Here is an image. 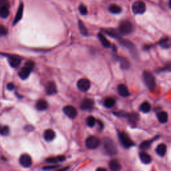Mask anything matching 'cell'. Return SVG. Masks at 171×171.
<instances>
[{
	"mask_svg": "<svg viewBox=\"0 0 171 171\" xmlns=\"http://www.w3.org/2000/svg\"><path fill=\"white\" fill-rule=\"evenodd\" d=\"M120 42L122 45H123L124 46H125V47L128 48V49H130V50H135V48H134V46L132 44V43L128 41V40H120Z\"/></svg>",
	"mask_w": 171,
	"mask_h": 171,
	"instance_id": "cb8c5ba5",
	"label": "cell"
},
{
	"mask_svg": "<svg viewBox=\"0 0 171 171\" xmlns=\"http://www.w3.org/2000/svg\"><path fill=\"white\" fill-rule=\"evenodd\" d=\"M118 92L121 96L122 97H127L130 95L128 89L124 84H120L118 86Z\"/></svg>",
	"mask_w": 171,
	"mask_h": 171,
	"instance_id": "e0dca14e",
	"label": "cell"
},
{
	"mask_svg": "<svg viewBox=\"0 0 171 171\" xmlns=\"http://www.w3.org/2000/svg\"><path fill=\"white\" fill-rule=\"evenodd\" d=\"M10 7V3L7 0H0V7Z\"/></svg>",
	"mask_w": 171,
	"mask_h": 171,
	"instance_id": "f35d334b",
	"label": "cell"
},
{
	"mask_svg": "<svg viewBox=\"0 0 171 171\" xmlns=\"http://www.w3.org/2000/svg\"><path fill=\"white\" fill-rule=\"evenodd\" d=\"M100 140L94 136H90L86 138V146L88 149L93 150L100 145Z\"/></svg>",
	"mask_w": 171,
	"mask_h": 171,
	"instance_id": "277c9868",
	"label": "cell"
},
{
	"mask_svg": "<svg viewBox=\"0 0 171 171\" xmlns=\"http://www.w3.org/2000/svg\"><path fill=\"white\" fill-rule=\"evenodd\" d=\"M96 122V119L94 116H90L87 118L86 120L87 125L90 127H93L95 125Z\"/></svg>",
	"mask_w": 171,
	"mask_h": 171,
	"instance_id": "d6a6232c",
	"label": "cell"
},
{
	"mask_svg": "<svg viewBox=\"0 0 171 171\" xmlns=\"http://www.w3.org/2000/svg\"><path fill=\"white\" fill-rule=\"evenodd\" d=\"M104 31H105L106 34L109 35L110 36L114 37V38H118V35L117 32L116 31H114V30H104Z\"/></svg>",
	"mask_w": 171,
	"mask_h": 171,
	"instance_id": "e575fe53",
	"label": "cell"
},
{
	"mask_svg": "<svg viewBox=\"0 0 171 171\" xmlns=\"http://www.w3.org/2000/svg\"><path fill=\"white\" fill-rule=\"evenodd\" d=\"M59 166H56V165H53V166H46V167L43 168V170H54V169H57V168Z\"/></svg>",
	"mask_w": 171,
	"mask_h": 171,
	"instance_id": "60d3db41",
	"label": "cell"
},
{
	"mask_svg": "<svg viewBox=\"0 0 171 171\" xmlns=\"http://www.w3.org/2000/svg\"><path fill=\"white\" fill-rule=\"evenodd\" d=\"M140 111L142 112H143L144 113H147L150 111V109H151V106H150V104L149 102H144L140 105Z\"/></svg>",
	"mask_w": 171,
	"mask_h": 171,
	"instance_id": "4316f807",
	"label": "cell"
},
{
	"mask_svg": "<svg viewBox=\"0 0 171 171\" xmlns=\"http://www.w3.org/2000/svg\"><path fill=\"white\" fill-rule=\"evenodd\" d=\"M8 61L11 67L17 68V66H19L20 63H21L22 59L21 57L17 56H9Z\"/></svg>",
	"mask_w": 171,
	"mask_h": 171,
	"instance_id": "8fae6325",
	"label": "cell"
},
{
	"mask_svg": "<svg viewBox=\"0 0 171 171\" xmlns=\"http://www.w3.org/2000/svg\"><path fill=\"white\" fill-rule=\"evenodd\" d=\"M9 15H10L9 7H0V17H2V18H7Z\"/></svg>",
	"mask_w": 171,
	"mask_h": 171,
	"instance_id": "484cf974",
	"label": "cell"
},
{
	"mask_svg": "<svg viewBox=\"0 0 171 171\" xmlns=\"http://www.w3.org/2000/svg\"><path fill=\"white\" fill-rule=\"evenodd\" d=\"M46 161L48 163H57V161H59V159H58V156H57V158H56V157L48 158L46 159Z\"/></svg>",
	"mask_w": 171,
	"mask_h": 171,
	"instance_id": "74e56055",
	"label": "cell"
},
{
	"mask_svg": "<svg viewBox=\"0 0 171 171\" xmlns=\"http://www.w3.org/2000/svg\"><path fill=\"white\" fill-rule=\"evenodd\" d=\"M120 62L121 65V68L122 69H128L130 67V63L124 57H120Z\"/></svg>",
	"mask_w": 171,
	"mask_h": 171,
	"instance_id": "f546056e",
	"label": "cell"
},
{
	"mask_svg": "<svg viewBox=\"0 0 171 171\" xmlns=\"http://www.w3.org/2000/svg\"><path fill=\"white\" fill-rule=\"evenodd\" d=\"M129 121L132 124H136L138 120V115L137 113H131L128 115Z\"/></svg>",
	"mask_w": 171,
	"mask_h": 171,
	"instance_id": "f1b7e54d",
	"label": "cell"
},
{
	"mask_svg": "<svg viewBox=\"0 0 171 171\" xmlns=\"http://www.w3.org/2000/svg\"><path fill=\"white\" fill-rule=\"evenodd\" d=\"M46 90L48 95H53L57 93V87L54 82H49L46 85Z\"/></svg>",
	"mask_w": 171,
	"mask_h": 171,
	"instance_id": "7c38bea8",
	"label": "cell"
},
{
	"mask_svg": "<svg viewBox=\"0 0 171 171\" xmlns=\"http://www.w3.org/2000/svg\"><path fill=\"white\" fill-rule=\"evenodd\" d=\"M115 100L114 99V98H106V99L104 100V106H105V107H106V108H112V107H113L114 106V104H115Z\"/></svg>",
	"mask_w": 171,
	"mask_h": 171,
	"instance_id": "d4e9b609",
	"label": "cell"
},
{
	"mask_svg": "<svg viewBox=\"0 0 171 171\" xmlns=\"http://www.w3.org/2000/svg\"><path fill=\"white\" fill-rule=\"evenodd\" d=\"M79 11L81 13V14H82V15H86L88 12V10H87V8L86 7L85 5H80L79 6Z\"/></svg>",
	"mask_w": 171,
	"mask_h": 171,
	"instance_id": "d590c367",
	"label": "cell"
},
{
	"mask_svg": "<svg viewBox=\"0 0 171 171\" xmlns=\"http://www.w3.org/2000/svg\"><path fill=\"white\" fill-rule=\"evenodd\" d=\"M10 133V128L7 126L0 125V134L3 136H7Z\"/></svg>",
	"mask_w": 171,
	"mask_h": 171,
	"instance_id": "4dcf8cb0",
	"label": "cell"
},
{
	"mask_svg": "<svg viewBox=\"0 0 171 171\" xmlns=\"http://www.w3.org/2000/svg\"><path fill=\"white\" fill-rule=\"evenodd\" d=\"M90 82L86 78H82L78 80L77 86L78 89L82 92H86L90 88Z\"/></svg>",
	"mask_w": 171,
	"mask_h": 171,
	"instance_id": "ba28073f",
	"label": "cell"
},
{
	"mask_svg": "<svg viewBox=\"0 0 171 171\" xmlns=\"http://www.w3.org/2000/svg\"><path fill=\"white\" fill-rule=\"evenodd\" d=\"M36 108L38 110V111H45L48 108V104L47 102V101L43 100V99H41V100H39L37 101L36 104Z\"/></svg>",
	"mask_w": 171,
	"mask_h": 171,
	"instance_id": "2e32d148",
	"label": "cell"
},
{
	"mask_svg": "<svg viewBox=\"0 0 171 171\" xmlns=\"http://www.w3.org/2000/svg\"><path fill=\"white\" fill-rule=\"evenodd\" d=\"M109 168L112 170H119L121 169V165L116 160H112L109 163Z\"/></svg>",
	"mask_w": 171,
	"mask_h": 171,
	"instance_id": "ffe728a7",
	"label": "cell"
},
{
	"mask_svg": "<svg viewBox=\"0 0 171 171\" xmlns=\"http://www.w3.org/2000/svg\"><path fill=\"white\" fill-rule=\"evenodd\" d=\"M156 152L159 156H163L167 152V146L164 144H161L156 147Z\"/></svg>",
	"mask_w": 171,
	"mask_h": 171,
	"instance_id": "d6986e66",
	"label": "cell"
},
{
	"mask_svg": "<svg viewBox=\"0 0 171 171\" xmlns=\"http://www.w3.org/2000/svg\"><path fill=\"white\" fill-rule=\"evenodd\" d=\"M132 11L134 14H143L146 11V5L143 1H136L132 4Z\"/></svg>",
	"mask_w": 171,
	"mask_h": 171,
	"instance_id": "5b68a950",
	"label": "cell"
},
{
	"mask_svg": "<svg viewBox=\"0 0 171 171\" xmlns=\"http://www.w3.org/2000/svg\"><path fill=\"white\" fill-rule=\"evenodd\" d=\"M19 164L24 168H29L32 164V159L31 156L28 154L22 155L19 157Z\"/></svg>",
	"mask_w": 171,
	"mask_h": 171,
	"instance_id": "52a82bcc",
	"label": "cell"
},
{
	"mask_svg": "<svg viewBox=\"0 0 171 171\" xmlns=\"http://www.w3.org/2000/svg\"><path fill=\"white\" fill-rule=\"evenodd\" d=\"M98 171H100V170H102V171H106V169H104V168H98L97 169Z\"/></svg>",
	"mask_w": 171,
	"mask_h": 171,
	"instance_id": "7bdbcfd3",
	"label": "cell"
},
{
	"mask_svg": "<svg viewBox=\"0 0 171 171\" xmlns=\"http://www.w3.org/2000/svg\"><path fill=\"white\" fill-rule=\"evenodd\" d=\"M23 11H24V5H23V4L22 3V4H20L19 6L18 7V10H17L15 19L13 20V25H16L17 23H18L20 20H21L23 16Z\"/></svg>",
	"mask_w": 171,
	"mask_h": 171,
	"instance_id": "9a60e30c",
	"label": "cell"
},
{
	"mask_svg": "<svg viewBox=\"0 0 171 171\" xmlns=\"http://www.w3.org/2000/svg\"><path fill=\"white\" fill-rule=\"evenodd\" d=\"M143 79L144 82L148 88L150 89L154 88L156 86L155 78L153 76V75L150 73L149 72H144L143 73Z\"/></svg>",
	"mask_w": 171,
	"mask_h": 171,
	"instance_id": "7a4b0ae2",
	"label": "cell"
},
{
	"mask_svg": "<svg viewBox=\"0 0 171 171\" xmlns=\"http://www.w3.org/2000/svg\"><path fill=\"white\" fill-rule=\"evenodd\" d=\"M64 114L69 118H75L78 115L76 108L72 106H66L63 109Z\"/></svg>",
	"mask_w": 171,
	"mask_h": 171,
	"instance_id": "9c48e42d",
	"label": "cell"
},
{
	"mask_svg": "<svg viewBox=\"0 0 171 171\" xmlns=\"http://www.w3.org/2000/svg\"><path fill=\"white\" fill-rule=\"evenodd\" d=\"M159 44L162 48L168 49L171 47V39L169 37H165V38L161 40L159 42Z\"/></svg>",
	"mask_w": 171,
	"mask_h": 171,
	"instance_id": "7402d4cb",
	"label": "cell"
},
{
	"mask_svg": "<svg viewBox=\"0 0 171 171\" xmlns=\"http://www.w3.org/2000/svg\"><path fill=\"white\" fill-rule=\"evenodd\" d=\"M98 38H99L100 42L102 43V46L105 48H109L111 46V42H110L108 40H107L106 37L104 36L102 34H98Z\"/></svg>",
	"mask_w": 171,
	"mask_h": 171,
	"instance_id": "44dd1931",
	"label": "cell"
},
{
	"mask_svg": "<svg viewBox=\"0 0 171 171\" xmlns=\"http://www.w3.org/2000/svg\"><path fill=\"white\" fill-rule=\"evenodd\" d=\"M56 137V133L53 130L48 129L43 133V138H44L46 141L50 142L54 140Z\"/></svg>",
	"mask_w": 171,
	"mask_h": 171,
	"instance_id": "5bb4252c",
	"label": "cell"
},
{
	"mask_svg": "<svg viewBox=\"0 0 171 171\" xmlns=\"http://www.w3.org/2000/svg\"><path fill=\"white\" fill-rule=\"evenodd\" d=\"M31 70H32V69L27 68L26 66H24V67L22 68L19 72L18 75H19V78L22 80L27 79V78L29 77V76H30V72Z\"/></svg>",
	"mask_w": 171,
	"mask_h": 171,
	"instance_id": "4fadbf2b",
	"label": "cell"
},
{
	"mask_svg": "<svg viewBox=\"0 0 171 171\" xmlns=\"http://www.w3.org/2000/svg\"><path fill=\"white\" fill-rule=\"evenodd\" d=\"M78 26H79V29L82 34H83L84 36H87L88 35V31H87L86 28L82 21H79V22H78Z\"/></svg>",
	"mask_w": 171,
	"mask_h": 171,
	"instance_id": "1f68e13d",
	"label": "cell"
},
{
	"mask_svg": "<svg viewBox=\"0 0 171 171\" xmlns=\"http://www.w3.org/2000/svg\"><path fill=\"white\" fill-rule=\"evenodd\" d=\"M153 140H146V141H144L143 143H142L140 148L142 150H146L149 149V148L150 146V144Z\"/></svg>",
	"mask_w": 171,
	"mask_h": 171,
	"instance_id": "836d02e7",
	"label": "cell"
},
{
	"mask_svg": "<svg viewBox=\"0 0 171 171\" xmlns=\"http://www.w3.org/2000/svg\"><path fill=\"white\" fill-rule=\"evenodd\" d=\"M109 11L112 13H119L122 11V8L117 5H112L109 7Z\"/></svg>",
	"mask_w": 171,
	"mask_h": 171,
	"instance_id": "83f0119b",
	"label": "cell"
},
{
	"mask_svg": "<svg viewBox=\"0 0 171 171\" xmlns=\"http://www.w3.org/2000/svg\"><path fill=\"white\" fill-rule=\"evenodd\" d=\"M119 32L123 35L129 34L133 31V25L128 21H124L121 22L119 28H118Z\"/></svg>",
	"mask_w": 171,
	"mask_h": 171,
	"instance_id": "3957f363",
	"label": "cell"
},
{
	"mask_svg": "<svg viewBox=\"0 0 171 171\" xmlns=\"http://www.w3.org/2000/svg\"><path fill=\"white\" fill-rule=\"evenodd\" d=\"M104 149L107 155L110 156L115 155L117 153V148L114 142L111 138L104 139Z\"/></svg>",
	"mask_w": 171,
	"mask_h": 171,
	"instance_id": "6da1fadb",
	"label": "cell"
},
{
	"mask_svg": "<svg viewBox=\"0 0 171 171\" xmlns=\"http://www.w3.org/2000/svg\"><path fill=\"white\" fill-rule=\"evenodd\" d=\"M7 88L10 91L13 90L15 88V85H14L13 83H9V84H7Z\"/></svg>",
	"mask_w": 171,
	"mask_h": 171,
	"instance_id": "b9f144b4",
	"label": "cell"
},
{
	"mask_svg": "<svg viewBox=\"0 0 171 171\" xmlns=\"http://www.w3.org/2000/svg\"><path fill=\"white\" fill-rule=\"evenodd\" d=\"M118 137H119L120 142L124 147L125 148H129L130 146H132L134 145L133 142L130 140L128 136L127 135L126 133L124 132H119L118 134Z\"/></svg>",
	"mask_w": 171,
	"mask_h": 171,
	"instance_id": "8992f818",
	"label": "cell"
},
{
	"mask_svg": "<svg viewBox=\"0 0 171 171\" xmlns=\"http://www.w3.org/2000/svg\"><path fill=\"white\" fill-rule=\"evenodd\" d=\"M7 30L4 25H0V36H4L7 35Z\"/></svg>",
	"mask_w": 171,
	"mask_h": 171,
	"instance_id": "8d00e7d4",
	"label": "cell"
},
{
	"mask_svg": "<svg viewBox=\"0 0 171 171\" xmlns=\"http://www.w3.org/2000/svg\"><path fill=\"white\" fill-rule=\"evenodd\" d=\"M157 118L161 123H166L168 120V114L166 112H159L157 114Z\"/></svg>",
	"mask_w": 171,
	"mask_h": 171,
	"instance_id": "603a6c76",
	"label": "cell"
},
{
	"mask_svg": "<svg viewBox=\"0 0 171 171\" xmlns=\"http://www.w3.org/2000/svg\"><path fill=\"white\" fill-rule=\"evenodd\" d=\"M169 7L171 8V0H169Z\"/></svg>",
	"mask_w": 171,
	"mask_h": 171,
	"instance_id": "ee69618b",
	"label": "cell"
},
{
	"mask_svg": "<svg viewBox=\"0 0 171 171\" xmlns=\"http://www.w3.org/2000/svg\"><path fill=\"white\" fill-rule=\"evenodd\" d=\"M34 65H35V63L32 60H29L28 61V62H26L25 63V66H26V67L31 69H32L34 68Z\"/></svg>",
	"mask_w": 171,
	"mask_h": 171,
	"instance_id": "ab89813d",
	"label": "cell"
},
{
	"mask_svg": "<svg viewBox=\"0 0 171 171\" xmlns=\"http://www.w3.org/2000/svg\"><path fill=\"white\" fill-rule=\"evenodd\" d=\"M94 104V102L93 100L90 99V98H86V99L84 100L82 103H81L80 108L82 110H84V111H89V110L93 108Z\"/></svg>",
	"mask_w": 171,
	"mask_h": 171,
	"instance_id": "30bf717a",
	"label": "cell"
},
{
	"mask_svg": "<svg viewBox=\"0 0 171 171\" xmlns=\"http://www.w3.org/2000/svg\"><path fill=\"white\" fill-rule=\"evenodd\" d=\"M139 157H140V161L144 164H149L151 163L152 158L149 155L144 152H142L139 154Z\"/></svg>",
	"mask_w": 171,
	"mask_h": 171,
	"instance_id": "ac0fdd59",
	"label": "cell"
}]
</instances>
